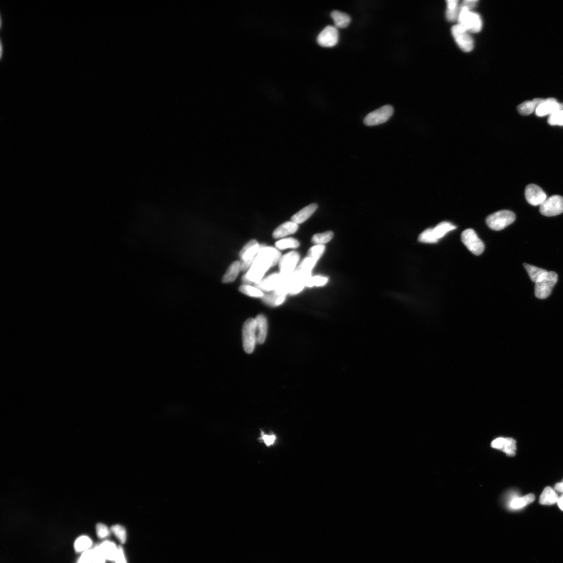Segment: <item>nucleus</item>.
Wrapping results in <instances>:
<instances>
[{"mask_svg": "<svg viewBox=\"0 0 563 563\" xmlns=\"http://www.w3.org/2000/svg\"><path fill=\"white\" fill-rule=\"evenodd\" d=\"M546 185L550 189L563 188V166L552 171L546 179Z\"/></svg>", "mask_w": 563, "mask_h": 563, "instance_id": "17", "label": "nucleus"}, {"mask_svg": "<svg viewBox=\"0 0 563 563\" xmlns=\"http://www.w3.org/2000/svg\"><path fill=\"white\" fill-rule=\"evenodd\" d=\"M0 39H4V28L2 23H0Z\"/></svg>", "mask_w": 563, "mask_h": 563, "instance_id": "19", "label": "nucleus"}, {"mask_svg": "<svg viewBox=\"0 0 563 563\" xmlns=\"http://www.w3.org/2000/svg\"><path fill=\"white\" fill-rule=\"evenodd\" d=\"M450 384L444 377H437L423 384L418 392L420 412L425 419L436 416L441 409Z\"/></svg>", "mask_w": 563, "mask_h": 563, "instance_id": "3", "label": "nucleus"}, {"mask_svg": "<svg viewBox=\"0 0 563 563\" xmlns=\"http://www.w3.org/2000/svg\"><path fill=\"white\" fill-rule=\"evenodd\" d=\"M361 406V393L354 391L349 394L342 402L335 414L333 423L336 425L349 423L352 421Z\"/></svg>", "mask_w": 563, "mask_h": 563, "instance_id": "9", "label": "nucleus"}, {"mask_svg": "<svg viewBox=\"0 0 563 563\" xmlns=\"http://www.w3.org/2000/svg\"><path fill=\"white\" fill-rule=\"evenodd\" d=\"M385 512L393 516L400 506L402 483L400 477L395 472H388L383 476Z\"/></svg>", "mask_w": 563, "mask_h": 563, "instance_id": "6", "label": "nucleus"}, {"mask_svg": "<svg viewBox=\"0 0 563 563\" xmlns=\"http://www.w3.org/2000/svg\"><path fill=\"white\" fill-rule=\"evenodd\" d=\"M359 435L369 443L386 447H395L396 441L388 433L381 431L372 427H364L359 432Z\"/></svg>", "mask_w": 563, "mask_h": 563, "instance_id": "13", "label": "nucleus"}, {"mask_svg": "<svg viewBox=\"0 0 563 563\" xmlns=\"http://www.w3.org/2000/svg\"><path fill=\"white\" fill-rule=\"evenodd\" d=\"M493 421V418L488 416L474 414L466 416L461 420L459 429L463 431L469 430H481L487 428Z\"/></svg>", "mask_w": 563, "mask_h": 563, "instance_id": "16", "label": "nucleus"}, {"mask_svg": "<svg viewBox=\"0 0 563 563\" xmlns=\"http://www.w3.org/2000/svg\"><path fill=\"white\" fill-rule=\"evenodd\" d=\"M424 419L420 410H411L392 420L390 423L384 426V429L389 434H393L399 438L412 436L418 430Z\"/></svg>", "mask_w": 563, "mask_h": 563, "instance_id": "5", "label": "nucleus"}, {"mask_svg": "<svg viewBox=\"0 0 563 563\" xmlns=\"http://www.w3.org/2000/svg\"><path fill=\"white\" fill-rule=\"evenodd\" d=\"M366 524L368 528L376 531L381 526L385 514L384 481L375 477L369 481L363 496Z\"/></svg>", "mask_w": 563, "mask_h": 563, "instance_id": "2", "label": "nucleus"}, {"mask_svg": "<svg viewBox=\"0 0 563 563\" xmlns=\"http://www.w3.org/2000/svg\"><path fill=\"white\" fill-rule=\"evenodd\" d=\"M4 66L3 60L1 59L0 60V85H1V87H3L4 83Z\"/></svg>", "mask_w": 563, "mask_h": 563, "instance_id": "18", "label": "nucleus"}, {"mask_svg": "<svg viewBox=\"0 0 563 563\" xmlns=\"http://www.w3.org/2000/svg\"><path fill=\"white\" fill-rule=\"evenodd\" d=\"M449 363L444 359L431 357L419 360L413 365V370L419 375L431 373H445L449 369Z\"/></svg>", "mask_w": 563, "mask_h": 563, "instance_id": "11", "label": "nucleus"}, {"mask_svg": "<svg viewBox=\"0 0 563 563\" xmlns=\"http://www.w3.org/2000/svg\"><path fill=\"white\" fill-rule=\"evenodd\" d=\"M496 25L500 27L505 42H519L526 32V27L521 21L508 16L498 17L496 20Z\"/></svg>", "mask_w": 563, "mask_h": 563, "instance_id": "10", "label": "nucleus"}, {"mask_svg": "<svg viewBox=\"0 0 563 563\" xmlns=\"http://www.w3.org/2000/svg\"><path fill=\"white\" fill-rule=\"evenodd\" d=\"M488 371L486 367H474L462 376L460 385L475 392L486 380Z\"/></svg>", "mask_w": 563, "mask_h": 563, "instance_id": "15", "label": "nucleus"}, {"mask_svg": "<svg viewBox=\"0 0 563 563\" xmlns=\"http://www.w3.org/2000/svg\"><path fill=\"white\" fill-rule=\"evenodd\" d=\"M508 58V47L505 42L498 39H491L476 55V63L477 66L483 70H498L506 66Z\"/></svg>", "mask_w": 563, "mask_h": 563, "instance_id": "4", "label": "nucleus"}, {"mask_svg": "<svg viewBox=\"0 0 563 563\" xmlns=\"http://www.w3.org/2000/svg\"><path fill=\"white\" fill-rule=\"evenodd\" d=\"M501 354V350L497 347H491L483 350L475 351L468 356L467 361L469 365L474 367H485L493 364Z\"/></svg>", "mask_w": 563, "mask_h": 563, "instance_id": "12", "label": "nucleus"}, {"mask_svg": "<svg viewBox=\"0 0 563 563\" xmlns=\"http://www.w3.org/2000/svg\"><path fill=\"white\" fill-rule=\"evenodd\" d=\"M476 312V308L474 305H468L466 307L455 311L443 322H441L437 326V330L446 337L452 336L462 329L474 316Z\"/></svg>", "mask_w": 563, "mask_h": 563, "instance_id": "8", "label": "nucleus"}, {"mask_svg": "<svg viewBox=\"0 0 563 563\" xmlns=\"http://www.w3.org/2000/svg\"><path fill=\"white\" fill-rule=\"evenodd\" d=\"M447 343V338L444 334L439 332L427 333L411 346L409 349L410 357L416 359L423 357V356L433 352H440L445 347Z\"/></svg>", "mask_w": 563, "mask_h": 563, "instance_id": "7", "label": "nucleus"}, {"mask_svg": "<svg viewBox=\"0 0 563 563\" xmlns=\"http://www.w3.org/2000/svg\"><path fill=\"white\" fill-rule=\"evenodd\" d=\"M419 377L408 370L392 369L381 393L366 416V422L384 426L392 421L401 405L418 395L421 388Z\"/></svg>", "mask_w": 563, "mask_h": 563, "instance_id": "1", "label": "nucleus"}, {"mask_svg": "<svg viewBox=\"0 0 563 563\" xmlns=\"http://www.w3.org/2000/svg\"><path fill=\"white\" fill-rule=\"evenodd\" d=\"M474 394L475 392L462 386V385H459L457 388L452 391L445 405L454 409L466 411L467 405L472 400Z\"/></svg>", "mask_w": 563, "mask_h": 563, "instance_id": "14", "label": "nucleus"}]
</instances>
